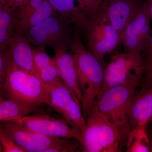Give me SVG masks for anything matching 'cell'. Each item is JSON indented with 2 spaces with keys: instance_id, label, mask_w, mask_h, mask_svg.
<instances>
[{
  "instance_id": "cell-1",
  "label": "cell",
  "mask_w": 152,
  "mask_h": 152,
  "mask_svg": "<svg viewBox=\"0 0 152 152\" xmlns=\"http://www.w3.org/2000/svg\"><path fill=\"white\" fill-rule=\"evenodd\" d=\"M71 22L86 48L101 63L103 62L105 55L113 50L121 40L103 4L94 13L83 10L77 6Z\"/></svg>"
},
{
  "instance_id": "cell-2",
  "label": "cell",
  "mask_w": 152,
  "mask_h": 152,
  "mask_svg": "<svg viewBox=\"0 0 152 152\" xmlns=\"http://www.w3.org/2000/svg\"><path fill=\"white\" fill-rule=\"evenodd\" d=\"M70 49L74 53L78 84L83 95L82 108L89 115L100 91L105 69L102 63L86 48L75 31Z\"/></svg>"
},
{
  "instance_id": "cell-3",
  "label": "cell",
  "mask_w": 152,
  "mask_h": 152,
  "mask_svg": "<svg viewBox=\"0 0 152 152\" xmlns=\"http://www.w3.org/2000/svg\"><path fill=\"white\" fill-rule=\"evenodd\" d=\"M49 92V87L39 77L20 69L13 61L4 82L1 84V95L4 97L39 108L50 106Z\"/></svg>"
},
{
  "instance_id": "cell-4",
  "label": "cell",
  "mask_w": 152,
  "mask_h": 152,
  "mask_svg": "<svg viewBox=\"0 0 152 152\" xmlns=\"http://www.w3.org/2000/svg\"><path fill=\"white\" fill-rule=\"evenodd\" d=\"M142 75L107 90L97 98L92 110L103 115L118 127L127 138L131 131L128 116L129 110Z\"/></svg>"
},
{
  "instance_id": "cell-5",
  "label": "cell",
  "mask_w": 152,
  "mask_h": 152,
  "mask_svg": "<svg viewBox=\"0 0 152 152\" xmlns=\"http://www.w3.org/2000/svg\"><path fill=\"white\" fill-rule=\"evenodd\" d=\"M82 150L85 152H118L127 137L102 114L92 110L82 134Z\"/></svg>"
},
{
  "instance_id": "cell-6",
  "label": "cell",
  "mask_w": 152,
  "mask_h": 152,
  "mask_svg": "<svg viewBox=\"0 0 152 152\" xmlns=\"http://www.w3.org/2000/svg\"><path fill=\"white\" fill-rule=\"evenodd\" d=\"M74 31L70 20L57 13L27 30L23 36L38 47L67 51L70 49Z\"/></svg>"
},
{
  "instance_id": "cell-7",
  "label": "cell",
  "mask_w": 152,
  "mask_h": 152,
  "mask_svg": "<svg viewBox=\"0 0 152 152\" xmlns=\"http://www.w3.org/2000/svg\"><path fill=\"white\" fill-rule=\"evenodd\" d=\"M145 73L144 57L142 53L126 52L113 56L104 70L102 85L98 97L113 87Z\"/></svg>"
},
{
  "instance_id": "cell-8",
  "label": "cell",
  "mask_w": 152,
  "mask_h": 152,
  "mask_svg": "<svg viewBox=\"0 0 152 152\" xmlns=\"http://www.w3.org/2000/svg\"><path fill=\"white\" fill-rule=\"evenodd\" d=\"M50 107L60 114L72 127L84 132L86 123L80 104L74 99L62 80L49 86Z\"/></svg>"
},
{
  "instance_id": "cell-9",
  "label": "cell",
  "mask_w": 152,
  "mask_h": 152,
  "mask_svg": "<svg viewBox=\"0 0 152 152\" xmlns=\"http://www.w3.org/2000/svg\"><path fill=\"white\" fill-rule=\"evenodd\" d=\"M152 20L145 1L141 10L128 24L121 36L126 52L144 53L152 35Z\"/></svg>"
},
{
  "instance_id": "cell-10",
  "label": "cell",
  "mask_w": 152,
  "mask_h": 152,
  "mask_svg": "<svg viewBox=\"0 0 152 152\" xmlns=\"http://www.w3.org/2000/svg\"><path fill=\"white\" fill-rule=\"evenodd\" d=\"M30 130L46 135L78 140L80 144L82 134L70 126L64 119L55 118L47 115L26 116L13 121Z\"/></svg>"
},
{
  "instance_id": "cell-11",
  "label": "cell",
  "mask_w": 152,
  "mask_h": 152,
  "mask_svg": "<svg viewBox=\"0 0 152 152\" xmlns=\"http://www.w3.org/2000/svg\"><path fill=\"white\" fill-rule=\"evenodd\" d=\"M0 126L26 152H44L59 143L63 139L30 130L13 121L1 122Z\"/></svg>"
},
{
  "instance_id": "cell-12",
  "label": "cell",
  "mask_w": 152,
  "mask_h": 152,
  "mask_svg": "<svg viewBox=\"0 0 152 152\" xmlns=\"http://www.w3.org/2000/svg\"><path fill=\"white\" fill-rule=\"evenodd\" d=\"M145 0H104L110 21L120 37L128 24L138 14Z\"/></svg>"
},
{
  "instance_id": "cell-13",
  "label": "cell",
  "mask_w": 152,
  "mask_h": 152,
  "mask_svg": "<svg viewBox=\"0 0 152 152\" xmlns=\"http://www.w3.org/2000/svg\"><path fill=\"white\" fill-rule=\"evenodd\" d=\"M55 59L60 77L70 91L74 99L80 104L83 95L78 84L77 73L73 54L67 51L55 50Z\"/></svg>"
},
{
  "instance_id": "cell-14",
  "label": "cell",
  "mask_w": 152,
  "mask_h": 152,
  "mask_svg": "<svg viewBox=\"0 0 152 152\" xmlns=\"http://www.w3.org/2000/svg\"><path fill=\"white\" fill-rule=\"evenodd\" d=\"M128 116L131 130L152 122V86L140 94L135 96Z\"/></svg>"
},
{
  "instance_id": "cell-15",
  "label": "cell",
  "mask_w": 152,
  "mask_h": 152,
  "mask_svg": "<svg viewBox=\"0 0 152 152\" xmlns=\"http://www.w3.org/2000/svg\"><path fill=\"white\" fill-rule=\"evenodd\" d=\"M30 45L23 36L15 35L8 48L13 61L17 66L39 77L35 65L33 49Z\"/></svg>"
},
{
  "instance_id": "cell-16",
  "label": "cell",
  "mask_w": 152,
  "mask_h": 152,
  "mask_svg": "<svg viewBox=\"0 0 152 152\" xmlns=\"http://www.w3.org/2000/svg\"><path fill=\"white\" fill-rule=\"evenodd\" d=\"M39 107L20 102L6 99L2 95L0 98V121H13L39 110Z\"/></svg>"
},
{
  "instance_id": "cell-17",
  "label": "cell",
  "mask_w": 152,
  "mask_h": 152,
  "mask_svg": "<svg viewBox=\"0 0 152 152\" xmlns=\"http://www.w3.org/2000/svg\"><path fill=\"white\" fill-rule=\"evenodd\" d=\"M17 22V8L0 5V51L8 47Z\"/></svg>"
},
{
  "instance_id": "cell-18",
  "label": "cell",
  "mask_w": 152,
  "mask_h": 152,
  "mask_svg": "<svg viewBox=\"0 0 152 152\" xmlns=\"http://www.w3.org/2000/svg\"><path fill=\"white\" fill-rule=\"evenodd\" d=\"M57 12L56 9L48 1L45 0L27 18L17 26L15 29L14 36L23 35L27 30L40 23L48 17L58 13Z\"/></svg>"
},
{
  "instance_id": "cell-19",
  "label": "cell",
  "mask_w": 152,
  "mask_h": 152,
  "mask_svg": "<svg viewBox=\"0 0 152 152\" xmlns=\"http://www.w3.org/2000/svg\"><path fill=\"white\" fill-rule=\"evenodd\" d=\"M146 127L147 125H142L131 130L127 140V151L150 152V141Z\"/></svg>"
},
{
  "instance_id": "cell-20",
  "label": "cell",
  "mask_w": 152,
  "mask_h": 152,
  "mask_svg": "<svg viewBox=\"0 0 152 152\" xmlns=\"http://www.w3.org/2000/svg\"><path fill=\"white\" fill-rule=\"evenodd\" d=\"M38 74L44 83L49 87L62 80L55 59L53 62L38 71Z\"/></svg>"
},
{
  "instance_id": "cell-21",
  "label": "cell",
  "mask_w": 152,
  "mask_h": 152,
  "mask_svg": "<svg viewBox=\"0 0 152 152\" xmlns=\"http://www.w3.org/2000/svg\"><path fill=\"white\" fill-rule=\"evenodd\" d=\"M57 11L61 16L70 20L77 6L75 0H46Z\"/></svg>"
},
{
  "instance_id": "cell-22",
  "label": "cell",
  "mask_w": 152,
  "mask_h": 152,
  "mask_svg": "<svg viewBox=\"0 0 152 152\" xmlns=\"http://www.w3.org/2000/svg\"><path fill=\"white\" fill-rule=\"evenodd\" d=\"M80 149L81 145L78 140L64 138L59 143L48 148L44 152H76Z\"/></svg>"
},
{
  "instance_id": "cell-23",
  "label": "cell",
  "mask_w": 152,
  "mask_h": 152,
  "mask_svg": "<svg viewBox=\"0 0 152 152\" xmlns=\"http://www.w3.org/2000/svg\"><path fill=\"white\" fill-rule=\"evenodd\" d=\"M45 1V0H28L24 4L17 8V22L16 28L27 18Z\"/></svg>"
},
{
  "instance_id": "cell-24",
  "label": "cell",
  "mask_w": 152,
  "mask_h": 152,
  "mask_svg": "<svg viewBox=\"0 0 152 152\" xmlns=\"http://www.w3.org/2000/svg\"><path fill=\"white\" fill-rule=\"evenodd\" d=\"M33 50L35 65L37 72L42 68L52 64L55 61L54 57H50L47 54L45 48L38 47L37 48L33 49Z\"/></svg>"
},
{
  "instance_id": "cell-25",
  "label": "cell",
  "mask_w": 152,
  "mask_h": 152,
  "mask_svg": "<svg viewBox=\"0 0 152 152\" xmlns=\"http://www.w3.org/2000/svg\"><path fill=\"white\" fill-rule=\"evenodd\" d=\"M0 140L4 152H26L19 146L10 135L0 126Z\"/></svg>"
},
{
  "instance_id": "cell-26",
  "label": "cell",
  "mask_w": 152,
  "mask_h": 152,
  "mask_svg": "<svg viewBox=\"0 0 152 152\" xmlns=\"http://www.w3.org/2000/svg\"><path fill=\"white\" fill-rule=\"evenodd\" d=\"M13 59L8 47L0 51V83H3L7 77L8 69Z\"/></svg>"
},
{
  "instance_id": "cell-27",
  "label": "cell",
  "mask_w": 152,
  "mask_h": 152,
  "mask_svg": "<svg viewBox=\"0 0 152 152\" xmlns=\"http://www.w3.org/2000/svg\"><path fill=\"white\" fill-rule=\"evenodd\" d=\"M78 3V7L83 10L94 13L102 5L104 0H75Z\"/></svg>"
},
{
  "instance_id": "cell-28",
  "label": "cell",
  "mask_w": 152,
  "mask_h": 152,
  "mask_svg": "<svg viewBox=\"0 0 152 152\" xmlns=\"http://www.w3.org/2000/svg\"><path fill=\"white\" fill-rule=\"evenodd\" d=\"M145 63V80L149 77L152 74V35L145 51L144 52Z\"/></svg>"
},
{
  "instance_id": "cell-29",
  "label": "cell",
  "mask_w": 152,
  "mask_h": 152,
  "mask_svg": "<svg viewBox=\"0 0 152 152\" xmlns=\"http://www.w3.org/2000/svg\"><path fill=\"white\" fill-rule=\"evenodd\" d=\"M152 86V74L149 77L144 80L142 91L149 88Z\"/></svg>"
},
{
  "instance_id": "cell-30",
  "label": "cell",
  "mask_w": 152,
  "mask_h": 152,
  "mask_svg": "<svg viewBox=\"0 0 152 152\" xmlns=\"http://www.w3.org/2000/svg\"><path fill=\"white\" fill-rule=\"evenodd\" d=\"M150 152H152V135H151V139H150Z\"/></svg>"
},
{
  "instance_id": "cell-31",
  "label": "cell",
  "mask_w": 152,
  "mask_h": 152,
  "mask_svg": "<svg viewBox=\"0 0 152 152\" xmlns=\"http://www.w3.org/2000/svg\"><path fill=\"white\" fill-rule=\"evenodd\" d=\"M151 1H152V0H151Z\"/></svg>"
}]
</instances>
